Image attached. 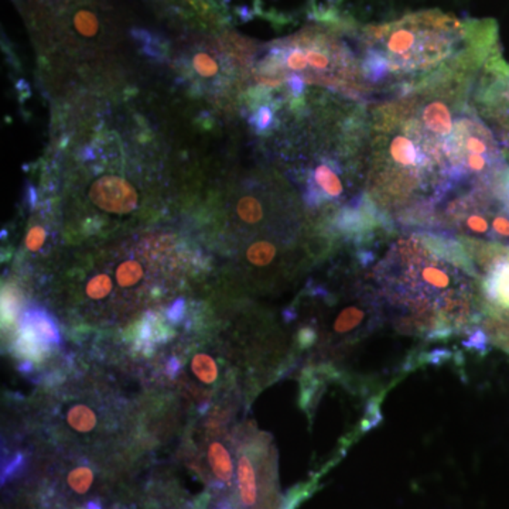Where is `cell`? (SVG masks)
Here are the masks:
<instances>
[{"label":"cell","instance_id":"cell-20","mask_svg":"<svg viewBox=\"0 0 509 509\" xmlns=\"http://www.w3.org/2000/svg\"><path fill=\"white\" fill-rule=\"evenodd\" d=\"M76 25L78 32L84 36H94L98 32V20L94 13L81 10L76 15Z\"/></svg>","mask_w":509,"mask_h":509},{"label":"cell","instance_id":"cell-1","mask_svg":"<svg viewBox=\"0 0 509 509\" xmlns=\"http://www.w3.org/2000/svg\"><path fill=\"white\" fill-rule=\"evenodd\" d=\"M480 73L449 74L368 112L365 194L388 229L432 231L449 199L508 170L495 132L473 105Z\"/></svg>","mask_w":509,"mask_h":509},{"label":"cell","instance_id":"cell-18","mask_svg":"<svg viewBox=\"0 0 509 509\" xmlns=\"http://www.w3.org/2000/svg\"><path fill=\"white\" fill-rule=\"evenodd\" d=\"M48 229L42 224H35L25 234V248L32 253L40 252L47 242Z\"/></svg>","mask_w":509,"mask_h":509},{"label":"cell","instance_id":"cell-12","mask_svg":"<svg viewBox=\"0 0 509 509\" xmlns=\"http://www.w3.org/2000/svg\"><path fill=\"white\" fill-rule=\"evenodd\" d=\"M188 351L191 352L190 358L187 362L181 361V371L187 367V372L190 373L197 383L203 388L209 390H217L222 385L225 373L228 372L227 362L219 351L214 348L191 347Z\"/></svg>","mask_w":509,"mask_h":509},{"label":"cell","instance_id":"cell-2","mask_svg":"<svg viewBox=\"0 0 509 509\" xmlns=\"http://www.w3.org/2000/svg\"><path fill=\"white\" fill-rule=\"evenodd\" d=\"M370 279L383 310L406 334L449 339L484 319L480 276L459 238L426 229L399 235Z\"/></svg>","mask_w":509,"mask_h":509},{"label":"cell","instance_id":"cell-14","mask_svg":"<svg viewBox=\"0 0 509 509\" xmlns=\"http://www.w3.org/2000/svg\"><path fill=\"white\" fill-rule=\"evenodd\" d=\"M58 416L63 422V431H68L76 436H91L101 431V412L91 402H71Z\"/></svg>","mask_w":509,"mask_h":509},{"label":"cell","instance_id":"cell-22","mask_svg":"<svg viewBox=\"0 0 509 509\" xmlns=\"http://www.w3.org/2000/svg\"><path fill=\"white\" fill-rule=\"evenodd\" d=\"M184 316H186V300H184V298L178 299L166 310V319L173 324L180 323Z\"/></svg>","mask_w":509,"mask_h":509},{"label":"cell","instance_id":"cell-8","mask_svg":"<svg viewBox=\"0 0 509 509\" xmlns=\"http://www.w3.org/2000/svg\"><path fill=\"white\" fill-rule=\"evenodd\" d=\"M473 105L494 132L509 137V63L494 56L478 74Z\"/></svg>","mask_w":509,"mask_h":509},{"label":"cell","instance_id":"cell-5","mask_svg":"<svg viewBox=\"0 0 509 509\" xmlns=\"http://www.w3.org/2000/svg\"><path fill=\"white\" fill-rule=\"evenodd\" d=\"M168 293L165 286L153 285V262L146 253H119L117 260L91 268L74 283V307L86 317L117 320L122 311L142 303L145 294L153 300Z\"/></svg>","mask_w":509,"mask_h":509},{"label":"cell","instance_id":"cell-23","mask_svg":"<svg viewBox=\"0 0 509 509\" xmlns=\"http://www.w3.org/2000/svg\"><path fill=\"white\" fill-rule=\"evenodd\" d=\"M84 509H104L102 508V504L98 500L87 501Z\"/></svg>","mask_w":509,"mask_h":509},{"label":"cell","instance_id":"cell-10","mask_svg":"<svg viewBox=\"0 0 509 509\" xmlns=\"http://www.w3.org/2000/svg\"><path fill=\"white\" fill-rule=\"evenodd\" d=\"M268 453V442L262 439H250V443H242L238 455L237 498L242 509H255L260 503L262 483H260V463Z\"/></svg>","mask_w":509,"mask_h":509},{"label":"cell","instance_id":"cell-7","mask_svg":"<svg viewBox=\"0 0 509 509\" xmlns=\"http://www.w3.org/2000/svg\"><path fill=\"white\" fill-rule=\"evenodd\" d=\"M459 239L477 268L484 316L509 314V247L484 240Z\"/></svg>","mask_w":509,"mask_h":509},{"label":"cell","instance_id":"cell-9","mask_svg":"<svg viewBox=\"0 0 509 509\" xmlns=\"http://www.w3.org/2000/svg\"><path fill=\"white\" fill-rule=\"evenodd\" d=\"M63 342L55 317L40 306H30L19 320L16 350L25 362H40Z\"/></svg>","mask_w":509,"mask_h":509},{"label":"cell","instance_id":"cell-6","mask_svg":"<svg viewBox=\"0 0 509 509\" xmlns=\"http://www.w3.org/2000/svg\"><path fill=\"white\" fill-rule=\"evenodd\" d=\"M504 176L457 194L437 212L432 231L509 247V203Z\"/></svg>","mask_w":509,"mask_h":509},{"label":"cell","instance_id":"cell-4","mask_svg":"<svg viewBox=\"0 0 509 509\" xmlns=\"http://www.w3.org/2000/svg\"><path fill=\"white\" fill-rule=\"evenodd\" d=\"M258 73L270 86H280L296 76L303 83L362 104L372 94L360 56L342 33L332 27L314 25L273 43L266 50Z\"/></svg>","mask_w":509,"mask_h":509},{"label":"cell","instance_id":"cell-19","mask_svg":"<svg viewBox=\"0 0 509 509\" xmlns=\"http://www.w3.org/2000/svg\"><path fill=\"white\" fill-rule=\"evenodd\" d=\"M275 122V112H273L272 108L268 107V105H263V107L258 108L257 112H253L252 117H250V124L255 127V130H257L258 133H265L272 129Z\"/></svg>","mask_w":509,"mask_h":509},{"label":"cell","instance_id":"cell-3","mask_svg":"<svg viewBox=\"0 0 509 509\" xmlns=\"http://www.w3.org/2000/svg\"><path fill=\"white\" fill-rule=\"evenodd\" d=\"M497 23L460 20L440 10L411 13L360 35V57L368 86L402 96L434 79L481 71L500 55Z\"/></svg>","mask_w":509,"mask_h":509},{"label":"cell","instance_id":"cell-24","mask_svg":"<svg viewBox=\"0 0 509 509\" xmlns=\"http://www.w3.org/2000/svg\"><path fill=\"white\" fill-rule=\"evenodd\" d=\"M214 509H234L231 501H221Z\"/></svg>","mask_w":509,"mask_h":509},{"label":"cell","instance_id":"cell-11","mask_svg":"<svg viewBox=\"0 0 509 509\" xmlns=\"http://www.w3.org/2000/svg\"><path fill=\"white\" fill-rule=\"evenodd\" d=\"M91 199L102 211L125 216L137 209L139 197L129 181L105 178L92 187Z\"/></svg>","mask_w":509,"mask_h":509},{"label":"cell","instance_id":"cell-21","mask_svg":"<svg viewBox=\"0 0 509 509\" xmlns=\"http://www.w3.org/2000/svg\"><path fill=\"white\" fill-rule=\"evenodd\" d=\"M25 464H27L25 455L20 454V453L13 455L12 459L2 468V484L5 485L7 481L17 478V475L25 470Z\"/></svg>","mask_w":509,"mask_h":509},{"label":"cell","instance_id":"cell-13","mask_svg":"<svg viewBox=\"0 0 509 509\" xmlns=\"http://www.w3.org/2000/svg\"><path fill=\"white\" fill-rule=\"evenodd\" d=\"M204 454L212 477V485L219 491L231 488L235 477L232 442H228V437H212L207 442Z\"/></svg>","mask_w":509,"mask_h":509},{"label":"cell","instance_id":"cell-16","mask_svg":"<svg viewBox=\"0 0 509 509\" xmlns=\"http://www.w3.org/2000/svg\"><path fill=\"white\" fill-rule=\"evenodd\" d=\"M66 483L71 493L76 495H86L96 483V468L87 462L78 463L66 473Z\"/></svg>","mask_w":509,"mask_h":509},{"label":"cell","instance_id":"cell-15","mask_svg":"<svg viewBox=\"0 0 509 509\" xmlns=\"http://www.w3.org/2000/svg\"><path fill=\"white\" fill-rule=\"evenodd\" d=\"M283 245L275 237L253 238L244 250L245 265L252 270H275L279 260H282Z\"/></svg>","mask_w":509,"mask_h":509},{"label":"cell","instance_id":"cell-17","mask_svg":"<svg viewBox=\"0 0 509 509\" xmlns=\"http://www.w3.org/2000/svg\"><path fill=\"white\" fill-rule=\"evenodd\" d=\"M219 60L209 51H197L191 58V68L201 78H216L219 74Z\"/></svg>","mask_w":509,"mask_h":509}]
</instances>
